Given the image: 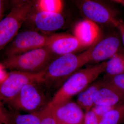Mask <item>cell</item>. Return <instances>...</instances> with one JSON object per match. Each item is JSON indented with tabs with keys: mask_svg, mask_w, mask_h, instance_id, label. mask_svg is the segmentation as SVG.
I'll list each match as a JSON object with an SVG mask.
<instances>
[{
	"mask_svg": "<svg viewBox=\"0 0 124 124\" xmlns=\"http://www.w3.org/2000/svg\"><path fill=\"white\" fill-rule=\"evenodd\" d=\"M46 70L39 73L16 70L9 72L7 78L0 84V102L4 104L7 103L28 84L33 82L44 83Z\"/></svg>",
	"mask_w": 124,
	"mask_h": 124,
	"instance_id": "obj_6",
	"label": "cell"
},
{
	"mask_svg": "<svg viewBox=\"0 0 124 124\" xmlns=\"http://www.w3.org/2000/svg\"><path fill=\"white\" fill-rule=\"evenodd\" d=\"M106 64L104 61L73 73L55 92L48 104L55 108L71 101L73 96L84 90L104 72Z\"/></svg>",
	"mask_w": 124,
	"mask_h": 124,
	"instance_id": "obj_2",
	"label": "cell"
},
{
	"mask_svg": "<svg viewBox=\"0 0 124 124\" xmlns=\"http://www.w3.org/2000/svg\"><path fill=\"white\" fill-rule=\"evenodd\" d=\"M0 19H2V16H3V11H4V9H3V3L2 1H0Z\"/></svg>",
	"mask_w": 124,
	"mask_h": 124,
	"instance_id": "obj_25",
	"label": "cell"
},
{
	"mask_svg": "<svg viewBox=\"0 0 124 124\" xmlns=\"http://www.w3.org/2000/svg\"><path fill=\"white\" fill-rule=\"evenodd\" d=\"M47 46L56 57L74 54L86 48L73 35L68 33H58L51 35Z\"/></svg>",
	"mask_w": 124,
	"mask_h": 124,
	"instance_id": "obj_9",
	"label": "cell"
},
{
	"mask_svg": "<svg viewBox=\"0 0 124 124\" xmlns=\"http://www.w3.org/2000/svg\"><path fill=\"white\" fill-rule=\"evenodd\" d=\"M51 97L43 82L30 83L24 86L6 104L18 111L36 113L48 103Z\"/></svg>",
	"mask_w": 124,
	"mask_h": 124,
	"instance_id": "obj_4",
	"label": "cell"
},
{
	"mask_svg": "<svg viewBox=\"0 0 124 124\" xmlns=\"http://www.w3.org/2000/svg\"><path fill=\"white\" fill-rule=\"evenodd\" d=\"M37 28L45 31H52L62 28L64 24V18L61 13L38 11L32 17Z\"/></svg>",
	"mask_w": 124,
	"mask_h": 124,
	"instance_id": "obj_13",
	"label": "cell"
},
{
	"mask_svg": "<svg viewBox=\"0 0 124 124\" xmlns=\"http://www.w3.org/2000/svg\"><path fill=\"white\" fill-rule=\"evenodd\" d=\"M50 36H46L33 31L18 34L6 50L7 57L18 55L47 46Z\"/></svg>",
	"mask_w": 124,
	"mask_h": 124,
	"instance_id": "obj_7",
	"label": "cell"
},
{
	"mask_svg": "<svg viewBox=\"0 0 124 124\" xmlns=\"http://www.w3.org/2000/svg\"><path fill=\"white\" fill-rule=\"evenodd\" d=\"M0 123L2 124H39L35 113L22 114L0 102Z\"/></svg>",
	"mask_w": 124,
	"mask_h": 124,
	"instance_id": "obj_14",
	"label": "cell"
},
{
	"mask_svg": "<svg viewBox=\"0 0 124 124\" xmlns=\"http://www.w3.org/2000/svg\"><path fill=\"white\" fill-rule=\"evenodd\" d=\"M35 113L39 118V124H58L54 114V108L49 104Z\"/></svg>",
	"mask_w": 124,
	"mask_h": 124,
	"instance_id": "obj_20",
	"label": "cell"
},
{
	"mask_svg": "<svg viewBox=\"0 0 124 124\" xmlns=\"http://www.w3.org/2000/svg\"><path fill=\"white\" fill-rule=\"evenodd\" d=\"M116 106H93L91 110L101 119L103 116L115 108Z\"/></svg>",
	"mask_w": 124,
	"mask_h": 124,
	"instance_id": "obj_22",
	"label": "cell"
},
{
	"mask_svg": "<svg viewBox=\"0 0 124 124\" xmlns=\"http://www.w3.org/2000/svg\"><path fill=\"white\" fill-rule=\"evenodd\" d=\"M116 27L119 30L121 33L122 42L124 46V23L122 21L119 20Z\"/></svg>",
	"mask_w": 124,
	"mask_h": 124,
	"instance_id": "obj_24",
	"label": "cell"
},
{
	"mask_svg": "<svg viewBox=\"0 0 124 124\" xmlns=\"http://www.w3.org/2000/svg\"><path fill=\"white\" fill-rule=\"evenodd\" d=\"M113 1L116 2V3L120 4L124 6V0H114Z\"/></svg>",
	"mask_w": 124,
	"mask_h": 124,
	"instance_id": "obj_26",
	"label": "cell"
},
{
	"mask_svg": "<svg viewBox=\"0 0 124 124\" xmlns=\"http://www.w3.org/2000/svg\"><path fill=\"white\" fill-rule=\"evenodd\" d=\"M121 41L115 36L100 39L93 46L91 53V62L97 63L104 62L119 52Z\"/></svg>",
	"mask_w": 124,
	"mask_h": 124,
	"instance_id": "obj_10",
	"label": "cell"
},
{
	"mask_svg": "<svg viewBox=\"0 0 124 124\" xmlns=\"http://www.w3.org/2000/svg\"><path fill=\"white\" fill-rule=\"evenodd\" d=\"M34 4L32 1H23L14 6L0 22L1 50L12 41L18 34L23 23L31 14Z\"/></svg>",
	"mask_w": 124,
	"mask_h": 124,
	"instance_id": "obj_5",
	"label": "cell"
},
{
	"mask_svg": "<svg viewBox=\"0 0 124 124\" xmlns=\"http://www.w3.org/2000/svg\"><path fill=\"white\" fill-rule=\"evenodd\" d=\"M57 57L47 46H45L7 57L0 65L5 69L11 70L39 73L45 71Z\"/></svg>",
	"mask_w": 124,
	"mask_h": 124,
	"instance_id": "obj_3",
	"label": "cell"
},
{
	"mask_svg": "<svg viewBox=\"0 0 124 124\" xmlns=\"http://www.w3.org/2000/svg\"><path fill=\"white\" fill-rule=\"evenodd\" d=\"M104 84L103 79L96 81L78 94L77 103L85 110V113L91 110L93 108L95 94Z\"/></svg>",
	"mask_w": 124,
	"mask_h": 124,
	"instance_id": "obj_16",
	"label": "cell"
},
{
	"mask_svg": "<svg viewBox=\"0 0 124 124\" xmlns=\"http://www.w3.org/2000/svg\"><path fill=\"white\" fill-rule=\"evenodd\" d=\"M38 11L61 13L63 7V1L60 0H39L36 3Z\"/></svg>",
	"mask_w": 124,
	"mask_h": 124,
	"instance_id": "obj_19",
	"label": "cell"
},
{
	"mask_svg": "<svg viewBox=\"0 0 124 124\" xmlns=\"http://www.w3.org/2000/svg\"><path fill=\"white\" fill-rule=\"evenodd\" d=\"M58 124H83L85 114L82 108L72 101L65 103L54 108Z\"/></svg>",
	"mask_w": 124,
	"mask_h": 124,
	"instance_id": "obj_12",
	"label": "cell"
},
{
	"mask_svg": "<svg viewBox=\"0 0 124 124\" xmlns=\"http://www.w3.org/2000/svg\"><path fill=\"white\" fill-rule=\"evenodd\" d=\"M104 72L106 77L124 73V51L118 52L107 62Z\"/></svg>",
	"mask_w": 124,
	"mask_h": 124,
	"instance_id": "obj_17",
	"label": "cell"
},
{
	"mask_svg": "<svg viewBox=\"0 0 124 124\" xmlns=\"http://www.w3.org/2000/svg\"><path fill=\"white\" fill-rule=\"evenodd\" d=\"M79 7L86 19L97 24H110L116 27L119 21L111 10L97 1H82Z\"/></svg>",
	"mask_w": 124,
	"mask_h": 124,
	"instance_id": "obj_8",
	"label": "cell"
},
{
	"mask_svg": "<svg viewBox=\"0 0 124 124\" xmlns=\"http://www.w3.org/2000/svg\"><path fill=\"white\" fill-rule=\"evenodd\" d=\"M93 46L80 54H70L55 59L46 70L44 82L49 94L54 95L69 77L91 61Z\"/></svg>",
	"mask_w": 124,
	"mask_h": 124,
	"instance_id": "obj_1",
	"label": "cell"
},
{
	"mask_svg": "<svg viewBox=\"0 0 124 124\" xmlns=\"http://www.w3.org/2000/svg\"><path fill=\"white\" fill-rule=\"evenodd\" d=\"M100 119L92 110L85 113L83 124H100Z\"/></svg>",
	"mask_w": 124,
	"mask_h": 124,
	"instance_id": "obj_23",
	"label": "cell"
},
{
	"mask_svg": "<svg viewBox=\"0 0 124 124\" xmlns=\"http://www.w3.org/2000/svg\"></svg>",
	"mask_w": 124,
	"mask_h": 124,
	"instance_id": "obj_27",
	"label": "cell"
},
{
	"mask_svg": "<svg viewBox=\"0 0 124 124\" xmlns=\"http://www.w3.org/2000/svg\"><path fill=\"white\" fill-rule=\"evenodd\" d=\"M73 33V35L86 48H89L101 39V31L98 24L86 18L76 24Z\"/></svg>",
	"mask_w": 124,
	"mask_h": 124,
	"instance_id": "obj_11",
	"label": "cell"
},
{
	"mask_svg": "<svg viewBox=\"0 0 124 124\" xmlns=\"http://www.w3.org/2000/svg\"><path fill=\"white\" fill-rule=\"evenodd\" d=\"M124 101L104 115L100 124H124Z\"/></svg>",
	"mask_w": 124,
	"mask_h": 124,
	"instance_id": "obj_18",
	"label": "cell"
},
{
	"mask_svg": "<svg viewBox=\"0 0 124 124\" xmlns=\"http://www.w3.org/2000/svg\"><path fill=\"white\" fill-rule=\"evenodd\" d=\"M124 101V91L106 84L104 81V85L95 94L94 106H116Z\"/></svg>",
	"mask_w": 124,
	"mask_h": 124,
	"instance_id": "obj_15",
	"label": "cell"
},
{
	"mask_svg": "<svg viewBox=\"0 0 124 124\" xmlns=\"http://www.w3.org/2000/svg\"><path fill=\"white\" fill-rule=\"evenodd\" d=\"M106 84L124 92V73L103 78Z\"/></svg>",
	"mask_w": 124,
	"mask_h": 124,
	"instance_id": "obj_21",
	"label": "cell"
}]
</instances>
